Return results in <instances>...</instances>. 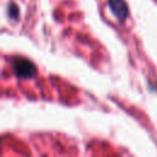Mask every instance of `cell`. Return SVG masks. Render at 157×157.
Wrapping results in <instances>:
<instances>
[{
  "label": "cell",
  "instance_id": "obj_1",
  "mask_svg": "<svg viewBox=\"0 0 157 157\" xmlns=\"http://www.w3.org/2000/svg\"><path fill=\"white\" fill-rule=\"evenodd\" d=\"M11 66L15 75L20 78H32L37 72L36 65L26 58H13L11 60Z\"/></svg>",
  "mask_w": 157,
  "mask_h": 157
},
{
  "label": "cell",
  "instance_id": "obj_2",
  "mask_svg": "<svg viewBox=\"0 0 157 157\" xmlns=\"http://www.w3.org/2000/svg\"><path fill=\"white\" fill-rule=\"evenodd\" d=\"M108 7L120 22H124L129 16V9L124 0H108Z\"/></svg>",
  "mask_w": 157,
  "mask_h": 157
},
{
  "label": "cell",
  "instance_id": "obj_3",
  "mask_svg": "<svg viewBox=\"0 0 157 157\" xmlns=\"http://www.w3.org/2000/svg\"><path fill=\"white\" fill-rule=\"evenodd\" d=\"M9 16L11 18H17V16H18V9L13 2H10V5H9Z\"/></svg>",
  "mask_w": 157,
  "mask_h": 157
}]
</instances>
